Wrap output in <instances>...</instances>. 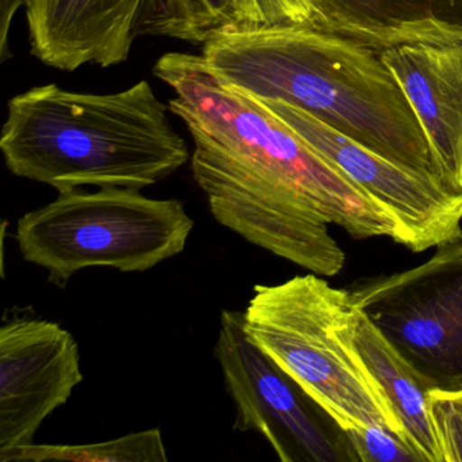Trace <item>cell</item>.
Returning a JSON list of instances; mask_svg holds the SVG:
<instances>
[{"instance_id":"obj_1","label":"cell","mask_w":462,"mask_h":462,"mask_svg":"<svg viewBox=\"0 0 462 462\" xmlns=\"http://www.w3.org/2000/svg\"><path fill=\"white\" fill-rule=\"evenodd\" d=\"M152 72L175 93L170 112L188 126L194 180L221 226L321 277L345 266L328 224L356 239L402 245L385 208L266 105L221 79L204 56L166 53Z\"/></svg>"},{"instance_id":"obj_2","label":"cell","mask_w":462,"mask_h":462,"mask_svg":"<svg viewBox=\"0 0 462 462\" xmlns=\"http://www.w3.org/2000/svg\"><path fill=\"white\" fill-rule=\"evenodd\" d=\"M202 56L221 79L259 101H280L364 147L435 175L423 129L381 52L312 26L224 33Z\"/></svg>"},{"instance_id":"obj_3","label":"cell","mask_w":462,"mask_h":462,"mask_svg":"<svg viewBox=\"0 0 462 462\" xmlns=\"http://www.w3.org/2000/svg\"><path fill=\"white\" fill-rule=\"evenodd\" d=\"M169 110L147 80L113 94L37 86L10 99L0 151L15 177L59 193L83 186L142 190L188 163Z\"/></svg>"},{"instance_id":"obj_4","label":"cell","mask_w":462,"mask_h":462,"mask_svg":"<svg viewBox=\"0 0 462 462\" xmlns=\"http://www.w3.org/2000/svg\"><path fill=\"white\" fill-rule=\"evenodd\" d=\"M321 275L255 285L245 312L248 337L288 373L342 430L404 431L351 343V294Z\"/></svg>"},{"instance_id":"obj_5","label":"cell","mask_w":462,"mask_h":462,"mask_svg":"<svg viewBox=\"0 0 462 462\" xmlns=\"http://www.w3.org/2000/svg\"><path fill=\"white\" fill-rule=\"evenodd\" d=\"M193 228L180 199H150L134 189H77L23 216L15 240L26 262L47 270L48 282L66 288L90 267L153 269L183 253Z\"/></svg>"},{"instance_id":"obj_6","label":"cell","mask_w":462,"mask_h":462,"mask_svg":"<svg viewBox=\"0 0 462 462\" xmlns=\"http://www.w3.org/2000/svg\"><path fill=\"white\" fill-rule=\"evenodd\" d=\"M427 392L462 393V243L440 245L420 266L350 291Z\"/></svg>"},{"instance_id":"obj_7","label":"cell","mask_w":462,"mask_h":462,"mask_svg":"<svg viewBox=\"0 0 462 462\" xmlns=\"http://www.w3.org/2000/svg\"><path fill=\"white\" fill-rule=\"evenodd\" d=\"M215 356L235 430L262 435L282 462L354 461L342 429L248 337L243 310L221 312Z\"/></svg>"},{"instance_id":"obj_8","label":"cell","mask_w":462,"mask_h":462,"mask_svg":"<svg viewBox=\"0 0 462 462\" xmlns=\"http://www.w3.org/2000/svg\"><path fill=\"white\" fill-rule=\"evenodd\" d=\"M308 144L342 170L399 224L402 245L421 253L462 242V193L439 178L396 163L280 101H261Z\"/></svg>"},{"instance_id":"obj_9","label":"cell","mask_w":462,"mask_h":462,"mask_svg":"<svg viewBox=\"0 0 462 462\" xmlns=\"http://www.w3.org/2000/svg\"><path fill=\"white\" fill-rule=\"evenodd\" d=\"M32 55L77 71L128 60L140 37L186 39L180 0H26Z\"/></svg>"},{"instance_id":"obj_10","label":"cell","mask_w":462,"mask_h":462,"mask_svg":"<svg viewBox=\"0 0 462 462\" xmlns=\"http://www.w3.org/2000/svg\"><path fill=\"white\" fill-rule=\"evenodd\" d=\"M83 381L79 346L55 321L15 318L0 328V450L33 443Z\"/></svg>"},{"instance_id":"obj_11","label":"cell","mask_w":462,"mask_h":462,"mask_svg":"<svg viewBox=\"0 0 462 462\" xmlns=\"http://www.w3.org/2000/svg\"><path fill=\"white\" fill-rule=\"evenodd\" d=\"M381 59L423 129L438 178L462 193V44L402 45Z\"/></svg>"},{"instance_id":"obj_12","label":"cell","mask_w":462,"mask_h":462,"mask_svg":"<svg viewBox=\"0 0 462 462\" xmlns=\"http://www.w3.org/2000/svg\"><path fill=\"white\" fill-rule=\"evenodd\" d=\"M316 28L383 53L402 45L462 44V0H316Z\"/></svg>"},{"instance_id":"obj_13","label":"cell","mask_w":462,"mask_h":462,"mask_svg":"<svg viewBox=\"0 0 462 462\" xmlns=\"http://www.w3.org/2000/svg\"><path fill=\"white\" fill-rule=\"evenodd\" d=\"M351 343L365 369L402 424L408 445L423 462H443L442 450L429 408V392L410 367L356 307Z\"/></svg>"},{"instance_id":"obj_14","label":"cell","mask_w":462,"mask_h":462,"mask_svg":"<svg viewBox=\"0 0 462 462\" xmlns=\"http://www.w3.org/2000/svg\"><path fill=\"white\" fill-rule=\"evenodd\" d=\"M0 461L166 462L161 430L132 432L90 445H31L0 450Z\"/></svg>"},{"instance_id":"obj_15","label":"cell","mask_w":462,"mask_h":462,"mask_svg":"<svg viewBox=\"0 0 462 462\" xmlns=\"http://www.w3.org/2000/svg\"><path fill=\"white\" fill-rule=\"evenodd\" d=\"M185 42L202 44L224 33L261 29L254 0H180Z\"/></svg>"},{"instance_id":"obj_16","label":"cell","mask_w":462,"mask_h":462,"mask_svg":"<svg viewBox=\"0 0 462 462\" xmlns=\"http://www.w3.org/2000/svg\"><path fill=\"white\" fill-rule=\"evenodd\" d=\"M342 431L350 446L354 461L423 462L408 443L385 427H353Z\"/></svg>"},{"instance_id":"obj_17","label":"cell","mask_w":462,"mask_h":462,"mask_svg":"<svg viewBox=\"0 0 462 462\" xmlns=\"http://www.w3.org/2000/svg\"><path fill=\"white\" fill-rule=\"evenodd\" d=\"M429 408L442 450L443 462H462V399L430 392Z\"/></svg>"},{"instance_id":"obj_18","label":"cell","mask_w":462,"mask_h":462,"mask_svg":"<svg viewBox=\"0 0 462 462\" xmlns=\"http://www.w3.org/2000/svg\"><path fill=\"white\" fill-rule=\"evenodd\" d=\"M261 29L312 26L316 28V0H254Z\"/></svg>"},{"instance_id":"obj_19","label":"cell","mask_w":462,"mask_h":462,"mask_svg":"<svg viewBox=\"0 0 462 462\" xmlns=\"http://www.w3.org/2000/svg\"><path fill=\"white\" fill-rule=\"evenodd\" d=\"M26 5V0H0V61L5 63L12 58L9 39L13 20L21 6Z\"/></svg>"},{"instance_id":"obj_20","label":"cell","mask_w":462,"mask_h":462,"mask_svg":"<svg viewBox=\"0 0 462 462\" xmlns=\"http://www.w3.org/2000/svg\"><path fill=\"white\" fill-rule=\"evenodd\" d=\"M457 396H459V397H461V399H462V393H461V394H457Z\"/></svg>"}]
</instances>
